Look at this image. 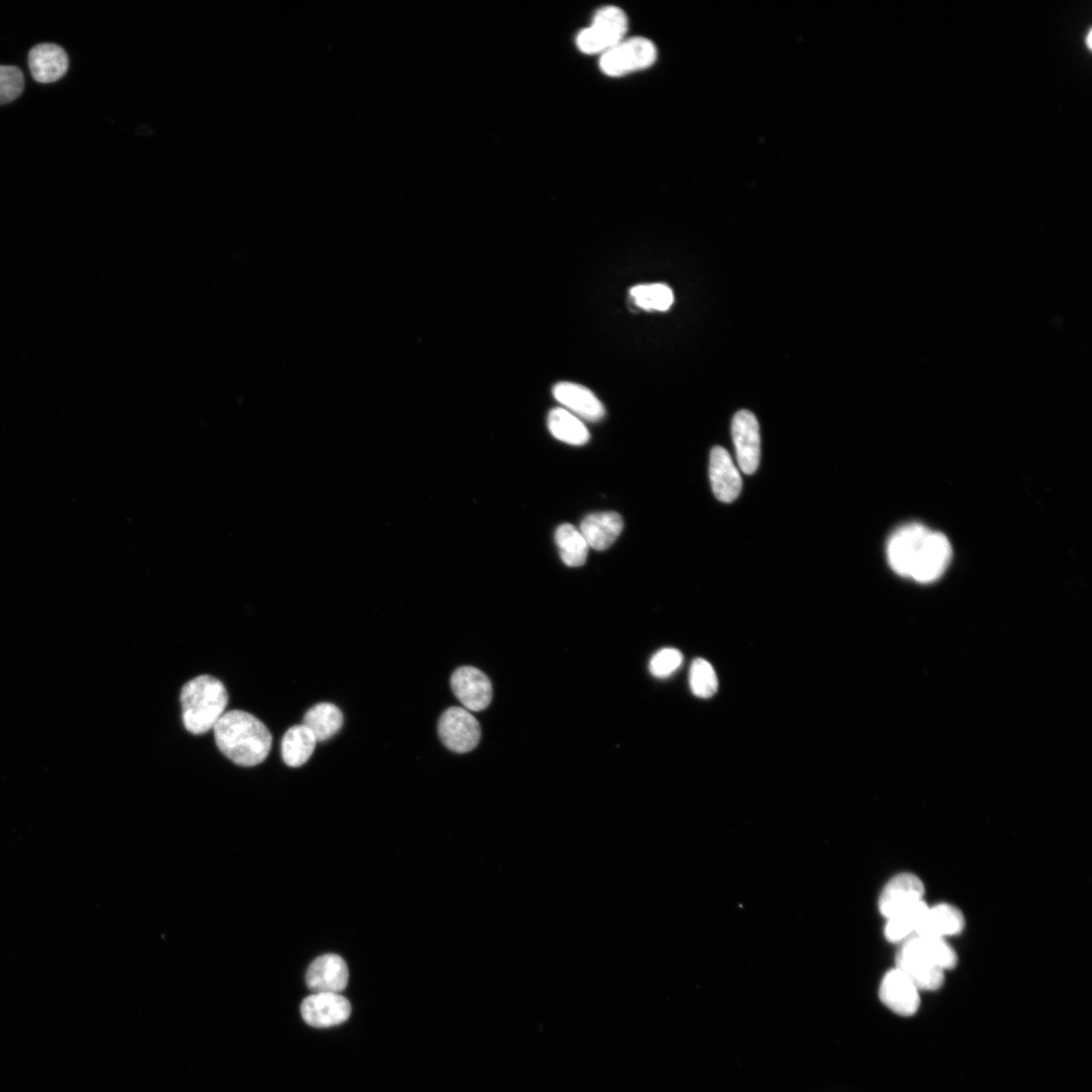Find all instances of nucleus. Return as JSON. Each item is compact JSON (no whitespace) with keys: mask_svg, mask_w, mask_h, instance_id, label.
I'll use <instances>...</instances> for the list:
<instances>
[{"mask_svg":"<svg viewBox=\"0 0 1092 1092\" xmlns=\"http://www.w3.org/2000/svg\"><path fill=\"white\" fill-rule=\"evenodd\" d=\"M891 569L902 577L920 583L937 581L952 559L948 538L929 527L912 523L898 528L887 543Z\"/></svg>","mask_w":1092,"mask_h":1092,"instance_id":"obj_1","label":"nucleus"},{"mask_svg":"<svg viewBox=\"0 0 1092 1092\" xmlns=\"http://www.w3.org/2000/svg\"><path fill=\"white\" fill-rule=\"evenodd\" d=\"M213 730L218 748L236 765L257 766L270 753L272 736L268 728L246 711L224 713Z\"/></svg>","mask_w":1092,"mask_h":1092,"instance_id":"obj_2","label":"nucleus"},{"mask_svg":"<svg viewBox=\"0 0 1092 1092\" xmlns=\"http://www.w3.org/2000/svg\"><path fill=\"white\" fill-rule=\"evenodd\" d=\"M182 720L187 731L203 735L215 727L228 705L224 684L209 675L197 677L181 690Z\"/></svg>","mask_w":1092,"mask_h":1092,"instance_id":"obj_3","label":"nucleus"},{"mask_svg":"<svg viewBox=\"0 0 1092 1092\" xmlns=\"http://www.w3.org/2000/svg\"><path fill=\"white\" fill-rule=\"evenodd\" d=\"M628 31V18L616 7L600 9L592 25L580 32L577 46L585 54H603L621 41Z\"/></svg>","mask_w":1092,"mask_h":1092,"instance_id":"obj_4","label":"nucleus"},{"mask_svg":"<svg viewBox=\"0 0 1092 1092\" xmlns=\"http://www.w3.org/2000/svg\"><path fill=\"white\" fill-rule=\"evenodd\" d=\"M658 58L656 45L642 37L624 39L601 55L600 68L608 76L619 77L652 66Z\"/></svg>","mask_w":1092,"mask_h":1092,"instance_id":"obj_5","label":"nucleus"},{"mask_svg":"<svg viewBox=\"0 0 1092 1092\" xmlns=\"http://www.w3.org/2000/svg\"><path fill=\"white\" fill-rule=\"evenodd\" d=\"M438 734L448 750L459 754L473 751L479 745L482 736L477 718L462 707H451L441 715Z\"/></svg>","mask_w":1092,"mask_h":1092,"instance_id":"obj_6","label":"nucleus"},{"mask_svg":"<svg viewBox=\"0 0 1092 1092\" xmlns=\"http://www.w3.org/2000/svg\"><path fill=\"white\" fill-rule=\"evenodd\" d=\"M738 463L747 475H753L759 468L761 458L760 426L756 416L747 410L738 412L732 424Z\"/></svg>","mask_w":1092,"mask_h":1092,"instance_id":"obj_7","label":"nucleus"},{"mask_svg":"<svg viewBox=\"0 0 1092 1092\" xmlns=\"http://www.w3.org/2000/svg\"><path fill=\"white\" fill-rule=\"evenodd\" d=\"M301 1014L304 1021L314 1028H330L349 1019L351 1006L340 993L318 992L303 1001Z\"/></svg>","mask_w":1092,"mask_h":1092,"instance_id":"obj_8","label":"nucleus"},{"mask_svg":"<svg viewBox=\"0 0 1092 1092\" xmlns=\"http://www.w3.org/2000/svg\"><path fill=\"white\" fill-rule=\"evenodd\" d=\"M879 995L882 1003L898 1016L913 1017L920 1009V990L897 968L885 975Z\"/></svg>","mask_w":1092,"mask_h":1092,"instance_id":"obj_9","label":"nucleus"},{"mask_svg":"<svg viewBox=\"0 0 1092 1092\" xmlns=\"http://www.w3.org/2000/svg\"><path fill=\"white\" fill-rule=\"evenodd\" d=\"M450 684L455 697L469 711L480 712L491 704L492 683L482 671L474 667H462L455 671Z\"/></svg>","mask_w":1092,"mask_h":1092,"instance_id":"obj_10","label":"nucleus"},{"mask_svg":"<svg viewBox=\"0 0 1092 1092\" xmlns=\"http://www.w3.org/2000/svg\"><path fill=\"white\" fill-rule=\"evenodd\" d=\"M924 894V883L916 875H897L882 891L879 899L880 912L888 920L908 907L923 901Z\"/></svg>","mask_w":1092,"mask_h":1092,"instance_id":"obj_11","label":"nucleus"},{"mask_svg":"<svg viewBox=\"0 0 1092 1092\" xmlns=\"http://www.w3.org/2000/svg\"><path fill=\"white\" fill-rule=\"evenodd\" d=\"M709 476L713 493L723 503L734 502L743 488L742 477L730 453L715 446L710 453Z\"/></svg>","mask_w":1092,"mask_h":1092,"instance_id":"obj_12","label":"nucleus"},{"mask_svg":"<svg viewBox=\"0 0 1092 1092\" xmlns=\"http://www.w3.org/2000/svg\"><path fill=\"white\" fill-rule=\"evenodd\" d=\"M348 980L347 964L336 954L318 957L310 965L306 974L307 985L315 993H340L346 988Z\"/></svg>","mask_w":1092,"mask_h":1092,"instance_id":"obj_13","label":"nucleus"},{"mask_svg":"<svg viewBox=\"0 0 1092 1092\" xmlns=\"http://www.w3.org/2000/svg\"><path fill=\"white\" fill-rule=\"evenodd\" d=\"M553 392L556 400L578 418L597 422L605 416L603 404L586 387L573 383H560Z\"/></svg>","mask_w":1092,"mask_h":1092,"instance_id":"obj_14","label":"nucleus"},{"mask_svg":"<svg viewBox=\"0 0 1092 1092\" xmlns=\"http://www.w3.org/2000/svg\"><path fill=\"white\" fill-rule=\"evenodd\" d=\"M68 65L66 52L55 44L37 45L29 53L32 76L40 83H51L61 79L66 74Z\"/></svg>","mask_w":1092,"mask_h":1092,"instance_id":"obj_15","label":"nucleus"},{"mask_svg":"<svg viewBox=\"0 0 1092 1092\" xmlns=\"http://www.w3.org/2000/svg\"><path fill=\"white\" fill-rule=\"evenodd\" d=\"M896 968L912 981L919 990L934 991L944 984V970L903 948L897 954Z\"/></svg>","mask_w":1092,"mask_h":1092,"instance_id":"obj_16","label":"nucleus"},{"mask_svg":"<svg viewBox=\"0 0 1092 1092\" xmlns=\"http://www.w3.org/2000/svg\"><path fill=\"white\" fill-rule=\"evenodd\" d=\"M623 525V519L618 513L600 512L587 516L581 523L580 531L589 548L605 551L621 534Z\"/></svg>","mask_w":1092,"mask_h":1092,"instance_id":"obj_17","label":"nucleus"},{"mask_svg":"<svg viewBox=\"0 0 1092 1092\" xmlns=\"http://www.w3.org/2000/svg\"><path fill=\"white\" fill-rule=\"evenodd\" d=\"M965 920L958 908L949 904L928 907L919 924L916 934L919 936L942 938L960 934Z\"/></svg>","mask_w":1092,"mask_h":1092,"instance_id":"obj_18","label":"nucleus"},{"mask_svg":"<svg viewBox=\"0 0 1092 1092\" xmlns=\"http://www.w3.org/2000/svg\"><path fill=\"white\" fill-rule=\"evenodd\" d=\"M903 949L913 952L942 970L953 969L957 965V955L942 938L916 935L903 942Z\"/></svg>","mask_w":1092,"mask_h":1092,"instance_id":"obj_19","label":"nucleus"},{"mask_svg":"<svg viewBox=\"0 0 1092 1092\" xmlns=\"http://www.w3.org/2000/svg\"><path fill=\"white\" fill-rule=\"evenodd\" d=\"M316 738L304 725H296L286 733L282 743V755L285 763L292 768L305 765L316 749Z\"/></svg>","mask_w":1092,"mask_h":1092,"instance_id":"obj_20","label":"nucleus"},{"mask_svg":"<svg viewBox=\"0 0 1092 1092\" xmlns=\"http://www.w3.org/2000/svg\"><path fill=\"white\" fill-rule=\"evenodd\" d=\"M303 724L309 728L317 742H325L340 731L343 714L334 704L320 703L308 710Z\"/></svg>","mask_w":1092,"mask_h":1092,"instance_id":"obj_21","label":"nucleus"},{"mask_svg":"<svg viewBox=\"0 0 1092 1092\" xmlns=\"http://www.w3.org/2000/svg\"><path fill=\"white\" fill-rule=\"evenodd\" d=\"M551 433L560 441L571 445H584L590 440L585 424L564 408L551 411L548 418Z\"/></svg>","mask_w":1092,"mask_h":1092,"instance_id":"obj_22","label":"nucleus"},{"mask_svg":"<svg viewBox=\"0 0 1092 1092\" xmlns=\"http://www.w3.org/2000/svg\"><path fill=\"white\" fill-rule=\"evenodd\" d=\"M555 539L565 565L576 568L586 563L589 545L579 529L563 524L557 529Z\"/></svg>","mask_w":1092,"mask_h":1092,"instance_id":"obj_23","label":"nucleus"},{"mask_svg":"<svg viewBox=\"0 0 1092 1092\" xmlns=\"http://www.w3.org/2000/svg\"><path fill=\"white\" fill-rule=\"evenodd\" d=\"M928 907L924 901H920L888 919L885 927L886 939L892 943H898L904 942L912 934H916Z\"/></svg>","mask_w":1092,"mask_h":1092,"instance_id":"obj_24","label":"nucleus"},{"mask_svg":"<svg viewBox=\"0 0 1092 1092\" xmlns=\"http://www.w3.org/2000/svg\"><path fill=\"white\" fill-rule=\"evenodd\" d=\"M630 296L636 307L649 312H666L674 304V293L664 284L636 286L630 290Z\"/></svg>","mask_w":1092,"mask_h":1092,"instance_id":"obj_25","label":"nucleus"},{"mask_svg":"<svg viewBox=\"0 0 1092 1092\" xmlns=\"http://www.w3.org/2000/svg\"><path fill=\"white\" fill-rule=\"evenodd\" d=\"M690 687L699 698L712 697L718 689L716 673L704 659H696L690 669Z\"/></svg>","mask_w":1092,"mask_h":1092,"instance_id":"obj_26","label":"nucleus"},{"mask_svg":"<svg viewBox=\"0 0 1092 1092\" xmlns=\"http://www.w3.org/2000/svg\"><path fill=\"white\" fill-rule=\"evenodd\" d=\"M24 88L25 78L19 67L0 65V105L16 101Z\"/></svg>","mask_w":1092,"mask_h":1092,"instance_id":"obj_27","label":"nucleus"},{"mask_svg":"<svg viewBox=\"0 0 1092 1092\" xmlns=\"http://www.w3.org/2000/svg\"><path fill=\"white\" fill-rule=\"evenodd\" d=\"M683 664V655L672 648L659 651L650 662V672L659 679H666L676 673Z\"/></svg>","mask_w":1092,"mask_h":1092,"instance_id":"obj_28","label":"nucleus"}]
</instances>
